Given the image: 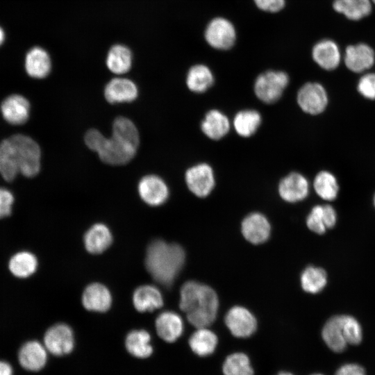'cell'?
Listing matches in <instances>:
<instances>
[{"label":"cell","instance_id":"1","mask_svg":"<svg viewBox=\"0 0 375 375\" xmlns=\"http://www.w3.org/2000/svg\"><path fill=\"white\" fill-rule=\"evenodd\" d=\"M41 152L32 138L15 135L0 144V174L10 181L18 173L27 177L35 176L40 171Z\"/></svg>","mask_w":375,"mask_h":375},{"label":"cell","instance_id":"2","mask_svg":"<svg viewBox=\"0 0 375 375\" xmlns=\"http://www.w3.org/2000/svg\"><path fill=\"white\" fill-rule=\"evenodd\" d=\"M219 300L210 286L194 281L185 282L180 290V309L196 328L208 327L215 321Z\"/></svg>","mask_w":375,"mask_h":375},{"label":"cell","instance_id":"3","mask_svg":"<svg viewBox=\"0 0 375 375\" xmlns=\"http://www.w3.org/2000/svg\"><path fill=\"white\" fill-rule=\"evenodd\" d=\"M185 260V253L180 245L155 240L147 247L145 267L158 283L169 287L183 268Z\"/></svg>","mask_w":375,"mask_h":375},{"label":"cell","instance_id":"4","mask_svg":"<svg viewBox=\"0 0 375 375\" xmlns=\"http://www.w3.org/2000/svg\"><path fill=\"white\" fill-rule=\"evenodd\" d=\"M88 147L96 151L102 162L112 165H124L135 155L137 148L114 135L105 138L96 129L89 130L85 135Z\"/></svg>","mask_w":375,"mask_h":375},{"label":"cell","instance_id":"5","mask_svg":"<svg viewBox=\"0 0 375 375\" xmlns=\"http://www.w3.org/2000/svg\"><path fill=\"white\" fill-rule=\"evenodd\" d=\"M289 76L283 71L270 69L259 74L254 81L256 97L265 103L277 101L289 83Z\"/></svg>","mask_w":375,"mask_h":375},{"label":"cell","instance_id":"6","mask_svg":"<svg viewBox=\"0 0 375 375\" xmlns=\"http://www.w3.org/2000/svg\"><path fill=\"white\" fill-rule=\"evenodd\" d=\"M204 38L212 48L225 51L231 49L237 39V32L233 24L228 19L217 17L207 24Z\"/></svg>","mask_w":375,"mask_h":375},{"label":"cell","instance_id":"7","mask_svg":"<svg viewBox=\"0 0 375 375\" xmlns=\"http://www.w3.org/2000/svg\"><path fill=\"white\" fill-rule=\"evenodd\" d=\"M185 178L188 189L198 197L208 196L215 188V173L206 162H200L188 168Z\"/></svg>","mask_w":375,"mask_h":375},{"label":"cell","instance_id":"8","mask_svg":"<svg viewBox=\"0 0 375 375\" xmlns=\"http://www.w3.org/2000/svg\"><path fill=\"white\" fill-rule=\"evenodd\" d=\"M297 100L303 112L315 115L326 109L328 99L327 92L322 85L316 82H308L299 88Z\"/></svg>","mask_w":375,"mask_h":375},{"label":"cell","instance_id":"9","mask_svg":"<svg viewBox=\"0 0 375 375\" xmlns=\"http://www.w3.org/2000/svg\"><path fill=\"white\" fill-rule=\"evenodd\" d=\"M44 345L47 351L55 356L69 353L74 346L72 328L62 323L51 326L44 334Z\"/></svg>","mask_w":375,"mask_h":375},{"label":"cell","instance_id":"10","mask_svg":"<svg viewBox=\"0 0 375 375\" xmlns=\"http://www.w3.org/2000/svg\"><path fill=\"white\" fill-rule=\"evenodd\" d=\"M225 324L232 335L237 338H247L254 333L257 321L246 308L234 306L226 314Z\"/></svg>","mask_w":375,"mask_h":375},{"label":"cell","instance_id":"11","mask_svg":"<svg viewBox=\"0 0 375 375\" xmlns=\"http://www.w3.org/2000/svg\"><path fill=\"white\" fill-rule=\"evenodd\" d=\"M278 192L281 199L289 203L303 200L309 193L307 178L299 172H291L278 183Z\"/></svg>","mask_w":375,"mask_h":375},{"label":"cell","instance_id":"12","mask_svg":"<svg viewBox=\"0 0 375 375\" xmlns=\"http://www.w3.org/2000/svg\"><path fill=\"white\" fill-rule=\"evenodd\" d=\"M138 192L145 203L153 206L162 205L169 197L167 184L156 175L143 177L138 184Z\"/></svg>","mask_w":375,"mask_h":375},{"label":"cell","instance_id":"13","mask_svg":"<svg viewBox=\"0 0 375 375\" xmlns=\"http://www.w3.org/2000/svg\"><path fill=\"white\" fill-rule=\"evenodd\" d=\"M271 226L263 215L253 212L247 215L242 222V233L244 238L254 244L265 242L269 237Z\"/></svg>","mask_w":375,"mask_h":375},{"label":"cell","instance_id":"14","mask_svg":"<svg viewBox=\"0 0 375 375\" xmlns=\"http://www.w3.org/2000/svg\"><path fill=\"white\" fill-rule=\"evenodd\" d=\"M344 60L351 72L359 73L369 69L374 63L373 49L366 44L349 45L345 50Z\"/></svg>","mask_w":375,"mask_h":375},{"label":"cell","instance_id":"15","mask_svg":"<svg viewBox=\"0 0 375 375\" xmlns=\"http://www.w3.org/2000/svg\"><path fill=\"white\" fill-rule=\"evenodd\" d=\"M47 350L40 342L31 340L24 344L19 351L18 358L22 367L28 371L40 370L46 364Z\"/></svg>","mask_w":375,"mask_h":375},{"label":"cell","instance_id":"16","mask_svg":"<svg viewBox=\"0 0 375 375\" xmlns=\"http://www.w3.org/2000/svg\"><path fill=\"white\" fill-rule=\"evenodd\" d=\"M82 303L88 310L103 312L111 306V294L105 285L99 283H91L83 292Z\"/></svg>","mask_w":375,"mask_h":375},{"label":"cell","instance_id":"17","mask_svg":"<svg viewBox=\"0 0 375 375\" xmlns=\"http://www.w3.org/2000/svg\"><path fill=\"white\" fill-rule=\"evenodd\" d=\"M3 118L10 124L25 123L29 117L30 104L22 95L12 94L3 100L1 106Z\"/></svg>","mask_w":375,"mask_h":375},{"label":"cell","instance_id":"18","mask_svg":"<svg viewBox=\"0 0 375 375\" xmlns=\"http://www.w3.org/2000/svg\"><path fill=\"white\" fill-rule=\"evenodd\" d=\"M138 88L130 79L115 78L105 87L104 95L110 103L131 102L138 97Z\"/></svg>","mask_w":375,"mask_h":375},{"label":"cell","instance_id":"19","mask_svg":"<svg viewBox=\"0 0 375 375\" xmlns=\"http://www.w3.org/2000/svg\"><path fill=\"white\" fill-rule=\"evenodd\" d=\"M231 123L228 117L217 109L208 110L201 122L203 133L209 139L217 140L229 132Z\"/></svg>","mask_w":375,"mask_h":375},{"label":"cell","instance_id":"20","mask_svg":"<svg viewBox=\"0 0 375 375\" xmlns=\"http://www.w3.org/2000/svg\"><path fill=\"white\" fill-rule=\"evenodd\" d=\"M336 222V211L331 205L314 206L306 218L308 228L317 234H323L326 229L334 227Z\"/></svg>","mask_w":375,"mask_h":375},{"label":"cell","instance_id":"21","mask_svg":"<svg viewBox=\"0 0 375 375\" xmlns=\"http://www.w3.org/2000/svg\"><path fill=\"white\" fill-rule=\"evenodd\" d=\"M314 61L326 70H333L340 62L341 56L337 44L331 40H322L316 43L312 50Z\"/></svg>","mask_w":375,"mask_h":375},{"label":"cell","instance_id":"22","mask_svg":"<svg viewBox=\"0 0 375 375\" xmlns=\"http://www.w3.org/2000/svg\"><path fill=\"white\" fill-rule=\"evenodd\" d=\"M183 322L181 317L172 311L161 312L156 319L158 335L167 342H174L183 332Z\"/></svg>","mask_w":375,"mask_h":375},{"label":"cell","instance_id":"23","mask_svg":"<svg viewBox=\"0 0 375 375\" xmlns=\"http://www.w3.org/2000/svg\"><path fill=\"white\" fill-rule=\"evenodd\" d=\"M51 68V61L47 51L40 47L31 48L25 58V69L27 74L35 78L47 76Z\"/></svg>","mask_w":375,"mask_h":375},{"label":"cell","instance_id":"24","mask_svg":"<svg viewBox=\"0 0 375 375\" xmlns=\"http://www.w3.org/2000/svg\"><path fill=\"white\" fill-rule=\"evenodd\" d=\"M133 303L139 312H151L162 306L163 299L161 292L156 286L143 285L134 291Z\"/></svg>","mask_w":375,"mask_h":375},{"label":"cell","instance_id":"25","mask_svg":"<svg viewBox=\"0 0 375 375\" xmlns=\"http://www.w3.org/2000/svg\"><path fill=\"white\" fill-rule=\"evenodd\" d=\"M86 250L93 254L101 253L112 243L110 229L103 224H95L85 233L83 238Z\"/></svg>","mask_w":375,"mask_h":375},{"label":"cell","instance_id":"26","mask_svg":"<svg viewBox=\"0 0 375 375\" xmlns=\"http://www.w3.org/2000/svg\"><path fill=\"white\" fill-rule=\"evenodd\" d=\"M212 72L206 65L196 64L192 66L186 76V85L194 93L200 94L207 91L214 83Z\"/></svg>","mask_w":375,"mask_h":375},{"label":"cell","instance_id":"27","mask_svg":"<svg viewBox=\"0 0 375 375\" xmlns=\"http://www.w3.org/2000/svg\"><path fill=\"white\" fill-rule=\"evenodd\" d=\"M322 336L331 351L342 353L346 349L348 344L343 335L340 315L333 316L327 320L322 328Z\"/></svg>","mask_w":375,"mask_h":375},{"label":"cell","instance_id":"28","mask_svg":"<svg viewBox=\"0 0 375 375\" xmlns=\"http://www.w3.org/2000/svg\"><path fill=\"white\" fill-rule=\"evenodd\" d=\"M37 257L28 251H21L13 254L8 261V269L15 277L26 278L37 270Z\"/></svg>","mask_w":375,"mask_h":375},{"label":"cell","instance_id":"29","mask_svg":"<svg viewBox=\"0 0 375 375\" xmlns=\"http://www.w3.org/2000/svg\"><path fill=\"white\" fill-rule=\"evenodd\" d=\"M133 56L125 45L115 44L108 51L106 63L108 69L116 74H123L131 68Z\"/></svg>","mask_w":375,"mask_h":375},{"label":"cell","instance_id":"30","mask_svg":"<svg viewBox=\"0 0 375 375\" xmlns=\"http://www.w3.org/2000/svg\"><path fill=\"white\" fill-rule=\"evenodd\" d=\"M261 122L262 117L258 111L244 109L235 114L233 126L238 135L242 138H249L257 131Z\"/></svg>","mask_w":375,"mask_h":375},{"label":"cell","instance_id":"31","mask_svg":"<svg viewBox=\"0 0 375 375\" xmlns=\"http://www.w3.org/2000/svg\"><path fill=\"white\" fill-rule=\"evenodd\" d=\"M217 342L216 334L207 327L198 328L189 339V345L192 351L199 356L212 354L216 349Z\"/></svg>","mask_w":375,"mask_h":375},{"label":"cell","instance_id":"32","mask_svg":"<svg viewBox=\"0 0 375 375\" xmlns=\"http://www.w3.org/2000/svg\"><path fill=\"white\" fill-rule=\"evenodd\" d=\"M150 341L151 336L147 331L134 330L126 335V348L133 356L140 358H147L153 352Z\"/></svg>","mask_w":375,"mask_h":375},{"label":"cell","instance_id":"33","mask_svg":"<svg viewBox=\"0 0 375 375\" xmlns=\"http://www.w3.org/2000/svg\"><path fill=\"white\" fill-rule=\"evenodd\" d=\"M333 7L351 20H359L372 11L371 0H334Z\"/></svg>","mask_w":375,"mask_h":375},{"label":"cell","instance_id":"34","mask_svg":"<svg viewBox=\"0 0 375 375\" xmlns=\"http://www.w3.org/2000/svg\"><path fill=\"white\" fill-rule=\"evenodd\" d=\"M300 280L304 291L310 294H317L325 288L327 283V276L322 268L309 266L301 273Z\"/></svg>","mask_w":375,"mask_h":375},{"label":"cell","instance_id":"35","mask_svg":"<svg viewBox=\"0 0 375 375\" xmlns=\"http://www.w3.org/2000/svg\"><path fill=\"white\" fill-rule=\"evenodd\" d=\"M314 189L317 195L326 201L337 198L339 186L335 176L327 171L319 172L313 181Z\"/></svg>","mask_w":375,"mask_h":375},{"label":"cell","instance_id":"36","mask_svg":"<svg viewBox=\"0 0 375 375\" xmlns=\"http://www.w3.org/2000/svg\"><path fill=\"white\" fill-rule=\"evenodd\" d=\"M224 375H253L249 357L240 352L226 357L222 366Z\"/></svg>","mask_w":375,"mask_h":375},{"label":"cell","instance_id":"37","mask_svg":"<svg viewBox=\"0 0 375 375\" xmlns=\"http://www.w3.org/2000/svg\"><path fill=\"white\" fill-rule=\"evenodd\" d=\"M112 135L119 137L138 149L139 133L135 124L128 118L117 117L112 124Z\"/></svg>","mask_w":375,"mask_h":375},{"label":"cell","instance_id":"38","mask_svg":"<svg viewBox=\"0 0 375 375\" xmlns=\"http://www.w3.org/2000/svg\"><path fill=\"white\" fill-rule=\"evenodd\" d=\"M341 324L344 337L348 344L358 345L362 340V331L358 320L350 315H342Z\"/></svg>","mask_w":375,"mask_h":375},{"label":"cell","instance_id":"39","mask_svg":"<svg viewBox=\"0 0 375 375\" xmlns=\"http://www.w3.org/2000/svg\"><path fill=\"white\" fill-rule=\"evenodd\" d=\"M357 89L365 98L375 99V73L363 75L358 81Z\"/></svg>","mask_w":375,"mask_h":375},{"label":"cell","instance_id":"40","mask_svg":"<svg viewBox=\"0 0 375 375\" xmlns=\"http://www.w3.org/2000/svg\"><path fill=\"white\" fill-rule=\"evenodd\" d=\"M14 203L12 194L6 188H0V219L9 217Z\"/></svg>","mask_w":375,"mask_h":375},{"label":"cell","instance_id":"41","mask_svg":"<svg viewBox=\"0 0 375 375\" xmlns=\"http://www.w3.org/2000/svg\"><path fill=\"white\" fill-rule=\"evenodd\" d=\"M256 6L262 11L275 13L283 9L285 0H253Z\"/></svg>","mask_w":375,"mask_h":375},{"label":"cell","instance_id":"42","mask_svg":"<svg viewBox=\"0 0 375 375\" xmlns=\"http://www.w3.org/2000/svg\"><path fill=\"white\" fill-rule=\"evenodd\" d=\"M335 375H366L364 368L356 363H346L341 365Z\"/></svg>","mask_w":375,"mask_h":375},{"label":"cell","instance_id":"43","mask_svg":"<svg viewBox=\"0 0 375 375\" xmlns=\"http://www.w3.org/2000/svg\"><path fill=\"white\" fill-rule=\"evenodd\" d=\"M11 365L5 361L0 360V375H12Z\"/></svg>","mask_w":375,"mask_h":375},{"label":"cell","instance_id":"44","mask_svg":"<svg viewBox=\"0 0 375 375\" xmlns=\"http://www.w3.org/2000/svg\"><path fill=\"white\" fill-rule=\"evenodd\" d=\"M5 40V32L3 29L0 26V46L3 43Z\"/></svg>","mask_w":375,"mask_h":375},{"label":"cell","instance_id":"45","mask_svg":"<svg viewBox=\"0 0 375 375\" xmlns=\"http://www.w3.org/2000/svg\"><path fill=\"white\" fill-rule=\"evenodd\" d=\"M278 375H292V374L288 372H281Z\"/></svg>","mask_w":375,"mask_h":375},{"label":"cell","instance_id":"46","mask_svg":"<svg viewBox=\"0 0 375 375\" xmlns=\"http://www.w3.org/2000/svg\"><path fill=\"white\" fill-rule=\"evenodd\" d=\"M311 375H324V374H311Z\"/></svg>","mask_w":375,"mask_h":375},{"label":"cell","instance_id":"47","mask_svg":"<svg viewBox=\"0 0 375 375\" xmlns=\"http://www.w3.org/2000/svg\"><path fill=\"white\" fill-rule=\"evenodd\" d=\"M374 206H375V195H374Z\"/></svg>","mask_w":375,"mask_h":375},{"label":"cell","instance_id":"48","mask_svg":"<svg viewBox=\"0 0 375 375\" xmlns=\"http://www.w3.org/2000/svg\"><path fill=\"white\" fill-rule=\"evenodd\" d=\"M375 3V0H372Z\"/></svg>","mask_w":375,"mask_h":375}]
</instances>
